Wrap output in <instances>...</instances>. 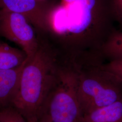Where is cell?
Masks as SVG:
<instances>
[{"mask_svg":"<svg viewBox=\"0 0 122 122\" xmlns=\"http://www.w3.org/2000/svg\"><path fill=\"white\" fill-rule=\"evenodd\" d=\"M104 66L122 82V57L108 61L105 62Z\"/></svg>","mask_w":122,"mask_h":122,"instance_id":"obj_11","label":"cell"},{"mask_svg":"<svg viewBox=\"0 0 122 122\" xmlns=\"http://www.w3.org/2000/svg\"><path fill=\"white\" fill-rule=\"evenodd\" d=\"M28 58L25 52L0 42V69H10L21 65Z\"/></svg>","mask_w":122,"mask_h":122,"instance_id":"obj_9","label":"cell"},{"mask_svg":"<svg viewBox=\"0 0 122 122\" xmlns=\"http://www.w3.org/2000/svg\"><path fill=\"white\" fill-rule=\"evenodd\" d=\"M0 35L21 47L28 57L37 51L39 42L30 23L22 15L1 9Z\"/></svg>","mask_w":122,"mask_h":122,"instance_id":"obj_5","label":"cell"},{"mask_svg":"<svg viewBox=\"0 0 122 122\" xmlns=\"http://www.w3.org/2000/svg\"><path fill=\"white\" fill-rule=\"evenodd\" d=\"M105 60L122 57V31L114 30L109 36L102 50Z\"/></svg>","mask_w":122,"mask_h":122,"instance_id":"obj_10","label":"cell"},{"mask_svg":"<svg viewBox=\"0 0 122 122\" xmlns=\"http://www.w3.org/2000/svg\"><path fill=\"white\" fill-rule=\"evenodd\" d=\"M59 6L48 0H0V8L22 15L42 32L51 31L52 15Z\"/></svg>","mask_w":122,"mask_h":122,"instance_id":"obj_6","label":"cell"},{"mask_svg":"<svg viewBox=\"0 0 122 122\" xmlns=\"http://www.w3.org/2000/svg\"><path fill=\"white\" fill-rule=\"evenodd\" d=\"M27 60L17 67L0 69V105L12 103L19 91L22 71Z\"/></svg>","mask_w":122,"mask_h":122,"instance_id":"obj_7","label":"cell"},{"mask_svg":"<svg viewBox=\"0 0 122 122\" xmlns=\"http://www.w3.org/2000/svg\"><path fill=\"white\" fill-rule=\"evenodd\" d=\"M112 1L115 18L122 24V0H112Z\"/></svg>","mask_w":122,"mask_h":122,"instance_id":"obj_12","label":"cell"},{"mask_svg":"<svg viewBox=\"0 0 122 122\" xmlns=\"http://www.w3.org/2000/svg\"><path fill=\"white\" fill-rule=\"evenodd\" d=\"M66 9L51 31L58 36V49L70 61L102 56V50L111 33L115 19L112 0H75Z\"/></svg>","mask_w":122,"mask_h":122,"instance_id":"obj_1","label":"cell"},{"mask_svg":"<svg viewBox=\"0 0 122 122\" xmlns=\"http://www.w3.org/2000/svg\"><path fill=\"white\" fill-rule=\"evenodd\" d=\"M0 10H1V8H0Z\"/></svg>","mask_w":122,"mask_h":122,"instance_id":"obj_13","label":"cell"},{"mask_svg":"<svg viewBox=\"0 0 122 122\" xmlns=\"http://www.w3.org/2000/svg\"><path fill=\"white\" fill-rule=\"evenodd\" d=\"M80 122H122V99L83 115Z\"/></svg>","mask_w":122,"mask_h":122,"instance_id":"obj_8","label":"cell"},{"mask_svg":"<svg viewBox=\"0 0 122 122\" xmlns=\"http://www.w3.org/2000/svg\"><path fill=\"white\" fill-rule=\"evenodd\" d=\"M81 117L78 95V72L69 62L65 61L36 122H80Z\"/></svg>","mask_w":122,"mask_h":122,"instance_id":"obj_4","label":"cell"},{"mask_svg":"<svg viewBox=\"0 0 122 122\" xmlns=\"http://www.w3.org/2000/svg\"><path fill=\"white\" fill-rule=\"evenodd\" d=\"M105 62L97 58L74 66L82 116L122 99V82L105 68Z\"/></svg>","mask_w":122,"mask_h":122,"instance_id":"obj_3","label":"cell"},{"mask_svg":"<svg viewBox=\"0 0 122 122\" xmlns=\"http://www.w3.org/2000/svg\"><path fill=\"white\" fill-rule=\"evenodd\" d=\"M64 59L57 48L40 42L35 54L27 58L19 91L12 102L27 122H37L45 101L57 82Z\"/></svg>","mask_w":122,"mask_h":122,"instance_id":"obj_2","label":"cell"}]
</instances>
